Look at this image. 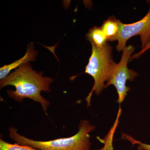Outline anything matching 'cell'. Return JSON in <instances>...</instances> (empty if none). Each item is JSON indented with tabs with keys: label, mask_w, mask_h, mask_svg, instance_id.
Returning <instances> with one entry per match:
<instances>
[{
	"label": "cell",
	"mask_w": 150,
	"mask_h": 150,
	"mask_svg": "<svg viewBox=\"0 0 150 150\" xmlns=\"http://www.w3.org/2000/svg\"><path fill=\"white\" fill-rule=\"evenodd\" d=\"M150 49V40L149 42H148V44L146 45V46H145L144 48H143V49H142L141 51L140 52H139V53H137L136 54H134L133 56H131V58H130V60H129V62H131V61H132V60H134V59H138L140 57H141V56L145 53V52H146L147 51H148V50Z\"/></svg>",
	"instance_id": "obj_11"
},
{
	"label": "cell",
	"mask_w": 150,
	"mask_h": 150,
	"mask_svg": "<svg viewBox=\"0 0 150 150\" xmlns=\"http://www.w3.org/2000/svg\"><path fill=\"white\" fill-rule=\"evenodd\" d=\"M120 21L112 16L104 21L101 28L107 38L108 41H111L119 31Z\"/></svg>",
	"instance_id": "obj_7"
},
{
	"label": "cell",
	"mask_w": 150,
	"mask_h": 150,
	"mask_svg": "<svg viewBox=\"0 0 150 150\" xmlns=\"http://www.w3.org/2000/svg\"><path fill=\"white\" fill-rule=\"evenodd\" d=\"M37 54L38 52L34 49L33 43H30L28 47L26 53L22 58L9 64L4 65L0 68V79H3L7 76L12 70L29 63L30 62L35 61Z\"/></svg>",
	"instance_id": "obj_6"
},
{
	"label": "cell",
	"mask_w": 150,
	"mask_h": 150,
	"mask_svg": "<svg viewBox=\"0 0 150 150\" xmlns=\"http://www.w3.org/2000/svg\"><path fill=\"white\" fill-rule=\"evenodd\" d=\"M0 150H41L32 147L27 145H21L17 143L14 144H10L4 141L1 139H0Z\"/></svg>",
	"instance_id": "obj_9"
},
{
	"label": "cell",
	"mask_w": 150,
	"mask_h": 150,
	"mask_svg": "<svg viewBox=\"0 0 150 150\" xmlns=\"http://www.w3.org/2000/svg\"><path fill=\"white\" fill-rule=\"evenodd\" d=\"M91 46V56L84 72L91 75L94 80L91 91L86 98L88 107L91 105L93 92L99 95L105 88V82L109 80L117 64L112 59V48L109 43H107L100 47Z\"/></svg>",
	"instance_id": "obj_3"
},
{
	"label": "cell",
	"mask_w": 150,
	"mask_h": 150,
	"mask_svg": "<svg viewBox=\"0 0 150 150\" xmlns=\"http://www.w3.org/2000/svg\"><path fill=\"white\" fill-rule=\"evenodd\" d=\"M53 82L52 78L43 77L41 74L33 70L30 64L27 63L1 80L0 88L1 89L7 86H14L15 91L8 90L7 91L10 98L19 103L25 98L32 99L40 103L47 114L46 111L50 103L40 95V93L50 92V85Z\"/></svg>",
	"instance_id": "obj_1"
},
{
	"label": "cell",
	"mask_w": 150,
	"mask_h": 150,
	"mask_svg": "<svg viewBox=\"0 0 150 150\" xmlns=\"http://www.w3.org/2000/svg\"><path fill=\"white\" fill-rule=\"evenodd\" d=\"M86 38L91 43L98 47H102L107 43V38L101 27L94 26L90 28L86 35Z\"/></svg>",
	"instance_id": "obj_8"
},
{
	"label": "cell",
	"mask_w": 150,
	"mask_h": 150,
	"mask_svg": "<svg viewBox=\"0 0 150 150\" xmlns=\"http://www.w3.org/2000/svg\"><path fill=\"white\" fill-rule=\"evenodd\" d=\"M149 1V11L141 20L131 24H124L120 22L119 31L111 40L118 41L116 49L118 52L123 51L126 47L127 40L135 35H140L142 49L148 44L150 40V1Z\"/></svg>",
	"instance_id": "obj_5"
},
{
	"label": "cell",
	"mask_w": 150,
	"mask_h": 150,
	"mask_svg": "<svg viewBox=\"0 0 150 150\" xmlns=\"http://www.w3.org/2000/svg\"><path fill=\"white\" fill-rule=\"evenodd\" d=\"M135 49L134 46L130 45L123 50L121 61L116 64L110 79L105 86V88H106L110 85H113L115 87L118 96L116 102L120 104L124 101L127 93L131 90V88L126 86V81H134L138 76V73L130 69L127 67L129 59Z\"/></svg>",
	"instance_id": "obj_4"
},
{
	"label": "cell",
	"mask_w": 150,
	"mask_h": 150,
	"mask_svg": "<svg viewBox=\"0 0 150 150\" xmlns=\"http://www.w3.org/2000/svg\"><path fill=\"white\" fill-rule=\"evenodd\" d=\"M96 129L89 121L81 120L79 131L74 136L47 141H36L20 135L13 127L8 129L9 137L16 143L27 145L41 150H90L91 143L89 133Z\"/></svg>",
	"instance_id": "obj_2"
},
{
	"label": "cell",
	"mask_w": 150,
	"mask_h": 150,
	"mask_svg": "<svg viewBox=\"0 0 150 150\" xmlns=\"http://www.w3.org/2000/svg\"><path fill=\"white\" fill-rule=\"evenodd\" d=\"M121 138L123 139L129 141V142H131L133 146L135 144L138 145L137 147L138 150H150V144L142 143L140 141L135 139L131 136L126 133H121Z\"/></svg>",
	"instance_id": "obj_10"
}]
</instances>
